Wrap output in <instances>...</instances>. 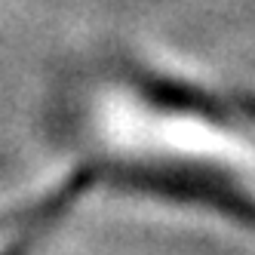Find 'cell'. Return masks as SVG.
Returning <instances> with one entry per match:
<instances>
[{
    "label": "cell",
    "instance_id": "cell-1",
    "mask_svg": "<svg viewBox=\"0 0 255 255\" xmlns=\"http://www.w3.org/2000/svg\"><path fill=\"white\" fill-rule=\"evenodd\" d=\"M111 144L123 160L218 172L255 197V141L188 108L129 93L111 114Z\"/></svg>",
    "mask_w": 255,
    "mask_h": 255
}]
</instances>
